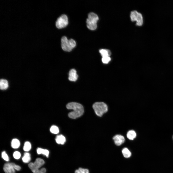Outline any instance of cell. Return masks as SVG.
Returning <instances> with one entry per match:
<instances>
[{
    "label": "cell",
    "instance_id": "10",
    "mask_svg": "<svg viewBox=\"0 0 173 173\" xmlns=\"http://www.w3.org/2000/svg\"><path fill=\"white\" fill-rule=\"evenodd\" d=\"M68 75V79L70 81H75L77 80L78 75L76 71L74 69H71L69 71Z\"/></svg>",
    "mask_w": 173,
    "mask_h": 173
},
{
    "label": "cell",
    "instance_id": "21",
    "mask_svg": "<svg viewBox=\"0 0 173 173\" xmlns=\"http://www.w3.org/2000/svg\"><path fill=\"white\" fill-rule=\"evenodd\" d=\"M75 173H89V172L87 169L80 167L75 171Z\"/></svg>",
    "mask_w": 173,
    "mask_h": 173
},
{
    "label": "cell",
    "instance_id": "15",
    "mask_svg": "<svg viewBox=\"0 0 173 173\" xmlns=\"http://www.w3.org/2000/svg\"><path fill=\"white\" fill-rule=\"evenodd\" d=\"M99 52L102 57L106 56H109L111 55L110 51L108 49H102L99 50Z\"/></svg>",
    "mask_w": 173,
    "mask_h": 173
},
{
    "label": "cell",
    "instance_id": "11",
    "mask_svg": "<svg viewBox=\"0 0 173 173\" xmlns=\"http://www.w3.org/2000/svg\"><path fill=\"white\" fill-rule=\"evenodd\" d=\"M56 142L58 144H63L66 141L65 137L63 135H60L57 136L55 138Z\"/></svg>",
    "mask_w": 173,
    "mask_h": 173
},
{
    "label": "cell",
    "instance_id": "16",
    "mask_svg": "<svg viewBox=\"0 0 173 173\" xmlns=\"http://www.w3.org/2000/svg\"><path fill=\"white\" fill-rule=\"evenodd\" d=\"M127 137L128 139L130 140H133L136 137V134L133 130H130L127 133Z\"/></svg>",
    "mask_w": 173,
    "mask_h": 173
},
{
    "label": "cell",
    "instance_id": "2",
    "mask_svg": "<svg viewBox=\"0 0 173 173\" xmlns=\"http://www.w3.org/2000/svg\"><path fill=\"white\" fill-rule=\"evenodd\" d=\"M44 163V161L42 159L37 158L34 162H31L28 164V167L33 173H45L46 169L41 167Z\"/></svg>",
    "mask_w": 173,
    "mask_h": 173
},
{
    "label": "cell",
    "instance_id": "6",
    "mask_svg": "<svg viewBox=\"0 0 173 173\" xmlns=\"http://www.w3.org/2000/svg\"><path fill=\"white\" fill-rule=\"evenodd\" d=\"M130 18L132 21H136V25L140 26L143 23V19L141 14L135 10L131 11L130 14Z\"/></svg>",
    "mask_w": 173,
    "mask_h": 173
},
{
    "label": "cell",
    "instance_id": "22",
    "mask_svg": "<svg viewBox=\"0 0 173 173\" xmlns=\"http://www.w3.org/2000/svg\"><path fill=\"white\" fill-rule=\"evenodd\" d=\"M111 58L109 56H106L102 57V61L105 64H107L111 61Z\"/></svg>",
    "mask_w": 173,
    "mask_h": 173
},
{
    "label": "cell",
    "instance_id": "8",
    "mask_svg": "<svg viewBox=\"0 0 173 173\" xmlns=\"http://www.w3.org/2000/svg\"><path fill=\"white\" fill-rule=\"evenodd\" d=\"M68 20L67 15L63 14L59 17L56 20V25L58 29H61L66 27L68 25Z\"/></svg>",
    "mask_w": 173,
    "mask_h": 173
},
{
    "label": "cell",
    "instance_id": "18",
    "mask_svg": "<svg viewBox=\"0 0 173 173\" xmlns=\"http://www.w3.org/2000/svg\"><path fill=\"white\" fill-rule=\"evenodd\" d=\"M122 152L125 158H128L131 156V154L130 152L126 148H124L122 150Z\"/></svg>",
    "mask_w": 173,
    "mask_h": 173
},
{
    "label": "cell",
    "instance_id": "12",
    "mask_svg": "<svg viewBox=\"0 0 173 173\" xmlns=\"http://www.w3.org/2000/svg\"><path fill=\"white\" fill-rule=\"evenodd\" d=\"M8 83L7 81L5 79H1L0 81V88L1 90H5L8 87Z\"/></svg>",
    "mask_w": 173,
    "mask_h": 173
},
{
    "label": "cell",
    "instance_id": "5",
    "mask_svg": "<svg viewBox=\"0 0 173 173\" xmlns=\"http://www.w3.org/2000/svg\"><path fill=\"white\" fill-rule=\"evenodd\" d=\"M93 107L96 114L99 117L102 116L108 111L107 105L103 102H95L93 105Z\"/></svg>",
    "mask_w": 173,
    "mask_h": 173
},
{
    "label": "cell",
    "instance_id": "17",
    "mask_svg": "<svg viewBox=\"0 0 173 173\" xmlns=\"http://www.w3.org/2000/svg\"><path fill=\"white\" fill-rule=\"evenodd\" d=\"M31 160L30 154L27 152H26L24 154V156L22 158L23 161L25 163H28Z\"/></svg>",
    "mask_w": 173,
    "mask_h": 173
},
{
    "label": "cell",
    "instance_id": "25",
    "mask_svg": "<svg viewBox=\"0 0 173 173\" xmlns=\"http://www.w3.org/2000/svg\"></svg>",
    "mask_w": 173,
    "mask_h": 173
},
{
    "label": "cell",
    "instance_id": "23",
    "mask_svg": "<svg viewBox=\"0 0 173 173\" xmlns=\"http://www.w3.org/2000/svg\"><path fill=\"white\" fill-rule=\"evenodd\" d=\"M1 156L2 158L5 161H8L9 160V157L5 151H3L2 153Z\"/></svg>",
    "mask_w": 173,
    "mask_h": 173
},
{
    "label": "cell",
    "instance_id": "14",
    "mask_svg": "<svg viewBox=\"0 0 173 173\" xmlns=\"http://www.w3.org/2000/svg\"><path fill=\"white\" fill-rule=\"evenodd\" d=\"M20 145L19 141L17 139H13L11 142V146L13 148L16 149L19 148Z\"/></svg>",
    "mask_w": 173,
    "mask_h": 173
},
{
    "label": "cell",
    "instance_id": "20",
    "mask_svg": "<svg viewBox=\"0 0 173 173\" xmlns=\"http://www.w3.org/2000/svg\"><path fill=\"white\" fill-rule=\"evenodd\" d=\"M50 132L54 134H56L58 133L59 132L58 128L55 125H52L50 128Z\"/></svg>",
    "mask_w": 173,
    "mask_h": 173
},
{
    "label": "cell",
    "instance_id": "9",
    "mask_svg": "<svg viewBox=\"0 0 173 173\" xmlns=\"http://www.w3.org/2000/svg\"><path fill=\"white\" fill-rule=\"evenodd\" d=\"M115 144L117 146H120L124 143L125 139L124 136L120 135H116L113 137Z\"/></svg>",
    "mask_w": 173,
    "mask_h": 173
},
{
    "label": "cell",
    "instance_id": "13",
    "mask_svg": "<svg viewBox=\"0 0 173 173\" xmlns=\"http://www.w3.org/2000/svg\"><path fill=\"white\" fill-rule=\"evenodd\" d=\"M37 152L38 154H43L45 155L47 158L49 157V151L46 149L38 148L37 149Z\"/></svg>",
    "mask_w": 173,
    "mask_h": 173
},
{
    "label": "cell",
    "instance_id": "3",
    "mask_svg": "<svg viewBox=\"0 0 173 173\" xmlns=\"http://www.w3.org/2000/svg\"><path fill=\"white\" fill-rule=\"evenodd\" d=\"M61 41L62 48L65 51H70L76 45V42L74 40L72 39L68 40L65 36L62 37Z\"/></svg>",
    "mask_w": 173,
    "mask_h": 173
},
{
    "label": "cell",
    "instance_id": "24",
    "mask_svg": "<svg viewBox=\"0 0 173 173\" xmlns=\"http://www.w3.org/2000/svg\"><path fill=\"white\" fill-rule=\"evenodd\" d=\"M21 155L20 153L18 151L15 152L13 154V156L14 158L16 159H18L20 158L21 156Z\"/></svg>",
    "mask_w": 173,
    "mask_h": 173
},
{
    "label": "cell",
    "instance_id": "19",
    "mask_svg": "<svg viewBox=\"0 0 173 173\" xmlns=\"http://www.w3.org/2000/svg\"><path fill=\"white\" fill-rule=\"evenodd\" d=\"M31 148V145L30 143L28 141L25 142L23 147L24 150L26 152L29 151Z\"/></svg>",
    "mask_w": 173,
    "mask_h": 173
},
{
    "label": "cell",
    "instance_id": "7",
    "mask_svg": "<svg viewBox=\"0 0 173 173\" xmlns=\"http://www.w3.org/2000/svg\"><path fill=\"white\" fill-rule=\"evenodd\" d=\"M21 168L19 166L13 163H5L3 168V170L6 173H15V170L19 171Z\"/></svg>",
    "mask_w": 173,
    "mask_h": 173
},
{
    "label": "cell",
    "instance_id": "4",
    "mask_svg": "<svg viewBox=\"0 0 173 173\" xmlns=\"http://www.w3.org/2000/svg\"><path fill=\"white\" fill-rule=\"evenodd\" d=\"M99 19V17L96 14L93 12H90L88 15L86 20L87 27L91 30H95L97 27V23Z\"/></svg>",
    "mask_w": 173,
    "mask_h": 173
},
{
    "label": "cell",
    "instance_id": "1",
    "mask_svg": "<svg viewBox=\"0 0 173 173\" xmlns=\"http://www.w3.org/2000/svg\"><path fill=\"white\" fill-rule=\"evenodd\" d=\"M67 109H72L73 111L69 113L68 116L70 118L75 119L81 116L84 112L83 106L80 104L75 102L68 103L66 105Z\"/></svg>",
    "mask_w": 173,
    "mask_h": 173
}]
</instances>
